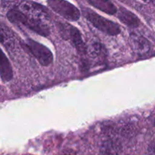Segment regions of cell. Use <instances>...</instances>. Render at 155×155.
<instances>
[{
  "label": "cell",
  "mask_w": 155,
  "mask_h": 155,
  "mask_svg": "<svg viewBox=\"0 0 155 155\" xmlns=\"http://www.w3.org/2000/svg\"><path fill=\"white\" fill-rule=\"evenodd\" d=\"M83 12L85 18L100 31L110 36H116L120 33V27L117 23L113 22L86 8H83Z\"/></svg>",
  "instance_id": "7a4b0ae2"
},
{
  "label": "cell",
  "mask_w": 155,
  "mask_h": 155,
  "mask_svg": "<svg viewBox=\"0 0 155 155\" xmlns=\"http://www.w3.org/2000/svg\"><path fill=\"white\" fill-rule=\"evenodd\" d=\"M66 30L67 31H65L66 39H71L73 45L76 47L79 52L85 54L87 51V47L86 46L84 42H83L80 30L76 28L75 27H73L71 25H68V27H66Z\"/></svg>",
  "instance_id": "8992f818"
},
{
  "label": "cell",
  "mask_w": 155,
  "mask_h": 155,
  "mask_svg": "<svg viewBox=\"0 0 155 155\" xmlns=\"http://www.w3.org/2000/svg\"><path fill=\"white\" fill-rule=\"evenodd\" d=\"M47 3L53 11L68 21H76L80 19V12L75 5L69 2L62 0H48Z\"/></svg>",
  "instance_id": "3957f363"
},
{
  "label": "cell",
  "mask_w": 155,
  "mask_h": 155,
  "mask_svg": "<svg viewBox=\"0 0 155 155\" xmlns=\"http://www.w3.org/2000/svg\"><path fill=\"white\" fill-rule=\"evenodd\" d=\"M154 125H155V122H154Z\"/></svg>",
  "instance_id": "2e32d148"
},
{
  "label": "cell",
  "mask_w": 155,
  "mask_h": 155,
  "mask_svg": "<svg viewBox=\"0 0 155 155\" xmlns=\"http://www.w3.org/2000/svg\"><path fill=\"white\" fill-rule=\"evenodd\" d=\"M119 151L118 143L112 139H107L101 145V152L104 155H116Z\"/></svg>",
  "instance_id": "7c38bea8"
},
{
  "label": "cell",
  "mask_w": 155,
  "mask_h": 155,
  "mask_svg": "<svg viewBox=\"0 0 155 155\" xmlns=\"http://www.w3.org/2000/svg\"><path fill=\"white\" fill-rule=\"evenodd\" d=\"M8 19L15 24H21L32 31L42 36H48L50 30L48 26L45 25L41 20L31 18L18 9H11L7 13Z\"/></svg>",
  "instance_id": "6da1fadb"
},
{
  "label": "cell",
  "mask_w": 155,
  "mask_h": 155,
  "mask_svg": "<svg viewBox=\"0 0 155 155\" xmlns=\"http://www.w3.org/2000/svg\"><path fill=\"white\" fill-rule=\"evenodd\" d=\"M88 2L95 8L101 12L108 15H115L117 13V8L116 6L110 1L106 0H89Z\"/></svg>",
  "instance_id": "30bf717a"
},
{
  "label": "cell",
  "mask_w": 155,
  "mask_h": 155,
  "mask_svg": "<svg viewBox=\"0 0 155 155\" xmlns=\"http://www.w3.org/2000/svg\"><path fill=\"white\" fill-rule=\"evenodd\" d=\"M0 42L8 48L14 47V40L10 32L2 24H0Z\"/></svg>",
  "instance_id": "4fadbf2b"
},
{
  "label": "cell",
  "mask_w": 155,
  "mask_h": 155,
  "mask_svg": "<svg viewBox=\"0 0 155 155\" xmlns=\"http://www.w3.org/2000/svg\"><path fill=\"white\" fill-rule=\"evenodd\" d=\"M26 44L30 52L41 65L46 67L52 63L53 54L49 48L31 39H27Z\"/></svg>",
  "instance_id": "277c9868"
},
{
  "label": "cell",
  "mask_w": 155,
  "mask_h": 155,
  "mask_svg": "<svg viewBox=\"0 0 155 155\" xmlns=\"http://www.w3.org/2000/svg\"><path fill=\"white\" fill-rule=\"evenodd\" d=\"M0 77L4 82H8L13 77V70L12 64L5 54L2 50L0 48Z\"/></svg>",
  "instance_id": "9c48e42d"
},
{
  "label": "cell",
  "mask_w": 155,
  "mask_h": 155,
  "mask_svg": "<svg viewBox=\"0 0 155 155\" xmlns=\"http://www.w3.org/2000/svg\"><path fill=\"white\" fill-rule=\"evenodd\" d=\"M61 155H77L75 152H74L73 150L71 149H68V150H65V151H63Z\"/></svg>",
  "instance_id": "9a60e30c"
},
{
  "label": "cell",
  "mask_w": 155,
  "mask_h": 155,
  "mask_svg": "<svg viewBox=\"0 0 155 155\" xmlns=\"http://www.w3.org/2000/svg\"><path fill=\"white\" fill-rule=\"evenodd\" d=\"M148 152H149L150 155H155V141L149 145Z\"/></svg>",
  "instance_id": "5bb4252c"
},
{
  "label": "cell",
  "mask_w": 155,
  "mask_h": 155,
  "mask_svg": "<svg viewBox=\"0 0 155 155\" xmlns=\"http://www.w3.org/2000/svg\"><path fill=\"white\" fill-rule=\"evenodd\" d=\"M19 10L26 15L42 21L49 18V13L46 8L37 2L32 1L21 2L20 3Z\"/></svg>",
  "instance_id": "5b68a950"
},
{
  "label": "cell",
  "mask_w": 155,
  "mask_h": 155,
  "mask_svg": "<svg viewBox=\"0 0 155 155\" xmlns=\"http://www.w3.org/2000/svg\"><path fill=\"white\" fill-rule=\"evenodd\" d=\"M86 52L89 53V56L92 58H102L105 57L107 54V51L104 45L96 42L91 44L90 46L87 48Z\"/></svg>",
  "instance_id": "8fae6325"
},
{
  "label": "cell",
  "mask_w": 155,
  "mask_h": 155,
  "mask_svg": "<svg viewBox=\"0 0 155 155\" xmlns=\"http://www.w3.org/2000/svg\"><path fill=\"white\" fill-rule=\"evenodd\" d=\"M117 17L123 24L132 28L138 27L140 24L139 18L133 12L124 7L120 8L119 11L117 12Z\"/></svg>",
  "instance_id": "52a82bcc"
},
{
  "label": "cell",
  "mask_w": 155,
  "mask_h": 155,
  "mask_svg": "<svg viewBox=\"0 0 155 155\" xmlns=\"http://www.w3.org/2000/svg\"><path fill=\"white\" fill-rule=\"evenodd\" d=\"M130 42L133 48L139 54H145L150 50V43L145 37L133 34L130 36Z\"/></svg>",
  "instance_id": "ba28073f"
}]
</instances>
